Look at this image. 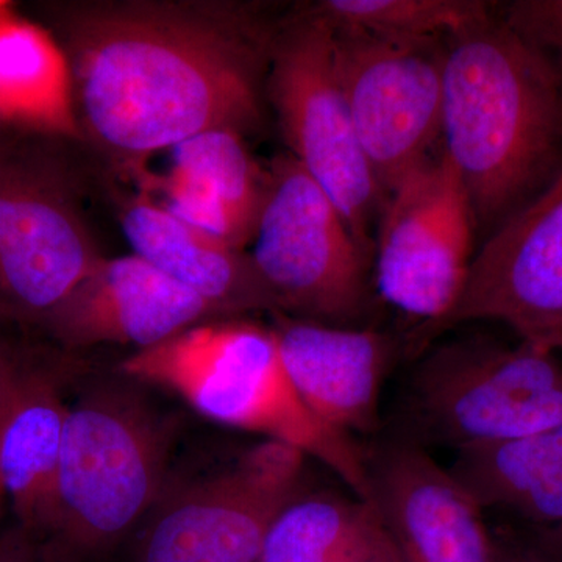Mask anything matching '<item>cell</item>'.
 <instances>
[{
  "instance_id": "cell-21",
  "label": "cell",
  "mask_w": 562,
  "mask_h": 562,
  "mask_svg": "<svg viewBox=\"0 0 562 562\" xmlns=\"http://www.w3.org/2000/svg\"><path fill=\"white\" fill-rule=\"evenodd\" d=\"M383 528L357 495L301 492L273 520L258 562H350Z\"/></svg>"
},
{
  "instance_id": "cell-14",
  "label": "cell",
  "mask_w": 562,
  "mask_h": 562,
  "mask_svg": "<svg viewBox=\"0 0 562 562\" xmlns=\"http://www.w3.org/2000/svg\"><path fill=\"white\" fill-rule=\"evenodd\" d=\"M216 317L201 295L133 254L101 258L41 322L69 347L131 344L144 350Z\"/></svg>"
},
{
  "instance_id": "cell-28",
  "label": "cell",
  "mask_w": 562,
  "mask_h": 562,
  "mask_svg": "<svg viewBox=\"0 0 562 562\" xmlns=\"http://www.w3.org/2000/svg\"><path fill=\"white\" fill-rule=\"evenodd\" d=\"M11 369L13 368H11L9 361L5 360V357H3L2 351H0V383H2L3 379H5V376L9 375Z\"/></svg>"
},
{
  "instance_id": "cell-10",
  "label": "cell",
  "mask_w": 562,
  "mask_h": 562,
  "mask_svg": "<svg viewBox=\"0 0 562 562\" xmlns=\"http://www.w3.org/2000/svg\"><path fill=\"white\" fill-rule=\"evenodd\" d=\"M101 258L61 162L0 143V316L43 321Z\"/></svg>"
},
{
  "instance_id": "cell-12",
  "label": "cell",
  "mask_w": 562,
  "mask_h": 562,
  "mask_svg": "<svg viewBox=\"0 0 562 562\" xmlns=\"http://www.w3.org/2000/svg\"><path fill=\"white\" fill-rule=\"evenodd\" d=\"M471 321L502 322L520 341L562 350V168L487 236L439 331Z\"/></svg>"
},
{
  "instance_id": "cell-11",
  "label": "cell",
  "mask_w": 562,
  "mask_h": 562,
  "mask_svg": "<svg viewBox=\"0 0 562 562\" xmlns=\"http://www.w3.org/2000/svg\"><path fill=\"white\" fill-rule=\"evenodd\" d=\"M333 46L355 132L384 199L442 144L446 44L333 31Z\"/></svg>"
},
{
  "instance_id": "cell-18",
  "label": "cell",
  "mask_w": 562,
  "mask_h": 562,
  "mask_svg": "<svg viewBox=\"0 0 562 562\" xmlns=\"http://www.w3.org/2000/svg\"><path fill=\"white\" fill-rule=\"evenodd\" d=\"M269 173L250 157L243 135L202 133L176 147L168 176L160 180L165 209L236 249L254 241Z\"/></svg>"
},
{
  "instance_id": "cell-25",
  "label": "cell",
  "mask_w": 562,
  "mask_h": 562,
  "mask_svg": "<svg viewBox=\"0 0 562 562\" xmlns=\"http://www.w3.org/2000/svg\"><path fill=\"white\" fill-rule=\"evenodd\" d=\"M516 535L539 562H562V525L553 528H524Z\"/></svg>"
},
{
  "instance_id": "cell-16",
  "label": "cell",
  "mask_w": 562,
  "mask_h": 562,
  "mask_svg": "<svg viewBox=\"0 0 562 562\" xmlns=\"http://www.w3.org/2000/svg\"><path fill=\"white\" fill-rule=\"evenodd\" d=\"M122 231L133 251L201 295L224 319L255 312L279 314L251 255L180 220L151 199L125 206Z\"/></svg>"
},
{
  "instance_id": "cell-8",
  "label": "cell",
  "mask_w": 562,
  "mask_h": 562,
  "mask_svg": "<svg viewBox=\"0 0 562 562\" xmlns=\"http://www.w3.org/2000/svg\"><path fill=\"white\" fill-rule=\"evenodd\" d=\"M475 221L460 176L439 149L384 195L373 279L392 308L435 336L457 308L473 261Z\"/></svg>"
},
{
  "instance_id": "cell-15",
  "label": "cell",
  "mask_w": 562,
  "mask_h": 562,
  "mask_svg": "<svg viewBox=\"0 0 562 562\" xmlns=\"http://www.w3.org/2000/svg\"><path fill=\"white\" fill-rule=\"evenodd\" d=\"M277 316L281 360L306 408L351 439L379 430L384 380L401 349L394 336Z\"/></svg>"
},
{
  "instance_id": "cell-27",
  "label": "cell",
  "mask_w": 562,
  "mask_h": 562,
  "mask_svg": "<svg viewBox=\"0 0 562 562\" xmlns=\"http://www.w3.org/2000/svg\"><path fill=\"white\" fill-rule=\"evenodd\" d=\"M492 562H539L516 532L494 535Z\"/></svg>"
},
{
  "instance_id": "cell-20",
  "label": "cell",
  "mask_w": 562,
  "mask_h": 562,
  "mask_svg": "<svg viewBox=\"0 0 562 562\" xmlns=\"http://www.w3.org/2000/svg\"><path fill=\"white\" fill-rule=\"evenodd\" d=\"M0 121L50 136L80 132L66 52L14 13L0 18Z\"/></svg>"
},
{
  "instance_id": "cell-26",
  "label": "cell",
  "mask_w": 562,
  "mask_h": 562,
  "mask_svg": "<svg viewBox=\"0 0 562 562\" xmlns=\"http://www.w3.org/2000/svg\"><path fill=\"white\" fill-rule=\"evenodd\" d=\"M350 562H406L397 543L383 528Z\"/></svg>"
},
{
  "instance_id": "cell-9",
  "label": "cell",
  "mask_w": 562,
  "mask_h": 562,
  "mask_svg": "<svg viewBox=\"0 0 562 562\" xmlns=\"http://www.w3.org/2000/svg\"><path fill=\"white\" fill-rule=\"evenodd\" d=\"M306 458L265 439L216 471L166 483L144 519L135 561H260L273 520L302 492Z\"/></svg>"
},
{
  "instance_id": "cell-19",
  "label": "cell",
  "mask_w": 562,
  "mask_h": 562,
  "mask_svg": "<svg viewBox=\"0 0 562 562\" xmlns=\"http://www.w3.org/2000/svg\"><path fill=\"white\" fill-rule=\"evenodd\" d=\"M449 471L482 506L524 528L562 525V425L454 453Z\"/></svg>"
},
{
  "instance_id": "cell-22",
  "label": "cell",
  "mask_w": 562,
  "mask_h": 562,
  "mask_svg": "<svg viewBox=\"0 0 562 562\" xmlns=\"http://www.w3.org/2000/svg\"><path fill=\"white\" fill-rule=\"evenodd\" d=\"M308 11L333 31L397 41H447L494 18L482 0H324Z\"/></svg>"
},
{
  "instance_id": "cell-13",
  "label": "cell",
  "mask_w": 562,
  "mask_h": 562,
  "mask_svg": "<svg viewBox=\"0 0 562 562\" xmlns=\"http://www.w3.org/2000/svg\"><path fill=\"white\" fill-rule=\"evenodd\" d=\"M366 461L373 508L406 562H492L482 506L428 450L391 436Z\"/></svg>"
},
{
  "instance_id": "cell-4",
  "label": "cell",
  "mask_w": 562,
  "mask_h": 562,
  "mask_svg": "<svg viewBox=\"0 0 562 562\" xmlns=\"http://www.w3.org/2000/svg\"><path fill=\"white\" fill-rule=\"evenodd\" d=\"M394 436L454 453L562 425L554 351L468 336L425 351L403 384Z\"/></svg>"
},
{
  "instance_id": "cell-6",
  "label": "cell",
  "mask_w": 562,
  "mask_h": 562,
  "mask_svg": "<svg viewBox=\"0 0 562 562\" xmlns=\"http://www.w3.org/2000/svg\"><path fill=\"white\" fill-rule=\"evenodd\" d=\"M268 173L250 255L279 314L353 327L371 303L372 255L291 155L276 158Z\"/></svg>"
},
{
  "instance_id": "cell-23",
  "label": "cell",
  "mask_w": 562,
  "mask_h": 562,
  "mask_svg": "<svg viewBox=\"0 0 562 562\" xmlns=\"http://www.w3.org/2000/svg\"><path fill=\"white\" fill-rule=\"evenodd\" d=\"M502 20L562 74V0H517Z\"/></svg>"
},
{
  "instance_id": "cell-3",
  "label": "cell",
  "mask_w": 562,
  "mask_h": 562,
  "mask_svg": "<svg viewBox=\"0 0 562 562\" xmlns=\"http://www.w3.org/2000/svg\"><path fill=\"white\" fill-rule=\"evenodd\" d=\"M121 371L173 392L206 419L301 450L372 503L366 452L306 408L272 328L241 319L202 322L136 351Z\"/></svg>"
},
{
  "instance_id": "cell-17",
  "label": "cell",
  "mask_w": 562,
  "mask_h": 562,
  "mask_svg": "<svg viewBox=\"0 0 562 562\" xmlns=\"http://www.w3.org/2000/svg\"><path fill=\"white\" fill-rule=\"evenodd\" d=\"M68 406L43 376L11 369L0 383V484L21 530L49 543Z\"/></svg>"
},
{
  "instance_id": "cell-1",
  "label": "cell",
  "mask_w": 562,
  "mask_h": 562,
  "mask_svg": "<svg viewBox=\"0 0 562 562\" xmlns=\"http://www.w3.org/2000/svg\"><path fill=\"white\" fill-rule=\"evenodd\" d=\"M74 88L94 138L144 157L213 131L260 125L276 32L236 10L98 3L60 16Z\"/></svg>"
},
{
  "instance_id": "cell-5",
  "label": "cell",
  "mask_w": 562,
  "mask_h": 562,
  "mask_svg": "<svg viewBox=\"0 0 562 562\" xmlns=\"http://www.w3.org/2000/svg\"><path fill=\"white\" fill-rule=\"evenodd\" d=\"M171 435L124 386L94 387L68 409L49 546L61 562L109 550L146 519L168 475Z\"/></svg>"
},
{
  "instance_id": "cell-24",
  "label": "cell",
  "mask_w": 562,
  "mask_h": 562,
  "mask_svg": "<svg viewBox=\"0 0 562 562\" xmlns=\"http://www.w3.org/2000/svg\"><path fill=\"white\" fill-rule=\"evenodd\" d=\"M0 562H61L49 543L24 530L0 536Z\"/></svg>"
},
{
  "instance_id": "cell-2",
  "label": "cell",
  "mask_w": 562,
  "mask_h": 562,
  "mask_svg": "<svg viewBox=\"0 0 562 562\" xmlns=\"http://www.w3.org/2000/svg\"><path fill=\"white\" fill-rule=\"evenodd\" d=\"M441 147L487 236L561 171L562 74L503 20L446 41Z\"/></svg>"
},
{
  "instance_id": "cell-7",
  "label": "cell",
  "mask_w": 562,
  "mask_h": 562,
  "mask_svg": "<svg viewBox=\"0 0 562 562\" xmlns=\"http://www.w3.org/2000/svg\"><path fill=\"white\" fill-rule=\"evenodd\" d=\"M268 94L291 157L327 192L372 255L383 192L362 154L335 63L333 31L312 11L276 32Z\"/></svg>"
},
{
  "instance_id": "cell-30",
  "label": "cell",
  "mask_w": 562,
  "mask_h": 562,
  "mask_svg": "<svg viewBox=\"0 0 562 562\" xmlns=\"http://www.w3.org/2000/svg\"><path fill=\"white\" fill-rule=\"evenodd\" d=\"M3 497H5V492H3L2 484H0V509H2Z\"/></svg>"
},
{
  "instance_id": "cell-29",
  "label": "cell",
  "mask_w": 562,
  "mask_h": 562,
  "mask_svg": "<svg viewBox=\"0 0 562 562\" xmlns=\"http://www.w3.org/2000/svg\"><path fill=\"white\" fill-rule=\"evenodd\" d=\"M13 14V7H11L10 2H5V0H0V18L10 16Z\"/></svg>"
}]
</instances>
